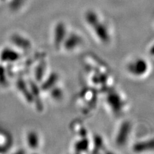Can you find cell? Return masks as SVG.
I'll return each mask as SVG.
<instances>
[{
  "label": "cell",
  "instance_id": "6da1fadb",
  "mask_svg": "<svg viewBox=\"0 0 154 154\" xmlns=\"http://www.w3.org/2000/svg\"><path fill=\"white\" fill-rule=\"evenodd\" d=\"M85 20L94 37L99 43L107 45L111 42L112 34L110 29L98 15L94 12H88L85 14Z\"/></svg>",
  "mask_w": 154,
  "mask_h": 154
},
{
  "label": "cell",
  "instance_id": "9c48e42d",
  "mask_svg": "<svg viewBox=\"0 0 154 154\" xmlns=\"http://www.w3.org/2000/svg\"><path fill=\"white\" fill-rule=\"evenodd\" d=\"M26 143L32 150H38L41 147V135L35 130H30L26 135Z\"/></svg>",
  "mask_w": 154,
  "mask_h": 154
},
{
  "label": "cell",
  "instance_id": "5bb4252c",
  "mask_svg": "<svg viewBox=\"0 0 154 154\" xmlns=\"http://www.w3.org/2000/svg\"><path fill=\"white\" fill-rule=\"evenodd\" d=\"M5 60L10 62H15L20 58V54L12 50H7L5 52Z\"/></svg>",
  "mask_w": 154,
  "mask_h": 154
},
{
  "label": "cell",
  "instance_id": "52a82bcc",
  "mask_svg": "<svg viewBox=\"0 0 154 154\" xmlns=\"http://www.w3.org/2000/svg\"><path fill=\"white\" fill-rule=\"evenodd\" d=\"M48 73V64L45 57L37 60L33 70V80L39 84Z\"/></svg>",
  "mask_w": 154,
  "mask_h": 154
},
{
  "label": "cell",
  "instance_id": "5b68a950",
  "mask_svg": "<svg viewBox=\"0 0 154 154\" xmlns=\"http://www.w3.org/2000/svg\"><path fill=\"white\" fill-rule=\"evenodd\" d=\"M84 44L83 36L76 32H69L62 43L61 49L66 53H73L79 50Z\"/></svg>",
  "mask_w": 154,
  "mask_h": 154
},
{
  "label": "cell",
  "instance_id": "30bf717a",
  "mask_svg": "<svg viewBox=\"0 0 154 154\" xmlns=\"http://www.w3.org/2000/svg\"><path fill=\"white\" fill-rule=\"evenodd\" d=\"M59 76L55 72L48 73L45 78L39 84V87L42 93H47L54 87L59 84Z\"/></svg>",
  "mask_w": 154,
  "mask_h": 154
},
{
  "label": "cell",
  "instance_id": "4fadbf2b",
  "mask_svg": "<svg viewBox=\"0 0 154 154\" xmlns=\"http://www.w3.org/2000/svg\"><path fill=\"white\" fill-rule=\"evenodd\" d=\"M13 41L16 46L24 50H30L32 46V42L28 38L23 36H15Z\"/></svg>",
  "mask_w": 154,
  "mask_h": 154
},
{
  "label": "cell",
  "instance_id": "ba28073f",
  "mask_svg": "<svg viewBox=\"0 0 154 154\" xmlns=\"http://www.w3.org/2000/svg\"><path fill=\"white\" fill-rule=\"evenodd\" d=\"M73 149L75 153L88 152V150H91V139L88 136V135L76 136Z\"/></svg>",
  "mask_w": 154,
  "mask_h": 154
},
{
  "label": "cell",
  "instance_id": "7a4b0ae2",
  "mask_svg": "<svg viewBox=\"0 0 154 154\" xmlns=\"http://www.w3.org/2000/svg\"><path fill=\"white\" fill-rule=\"evenodd\" d=\"M105 102L109 111L116 116H122L128 108V100L122 92L116 89H110L106 93Z\"/></svg>",
  "mask_w": 154,
  "mask_h": 154
},
{
  "label": "cell",
  "instance_id": "277c9868",
  "mask_svg": "<svg viewBox=\"0 0 154 154\" xmlns=\"http://www.w3.org/2000/svg\"><path fill=\"white\" fill-rule=\"evenodd\" d=\"M133 132V124L128 119H124L119 123L114 136L116 145L122 148L127 146L131 140Z\"/></svg>",
  "mask_w": 154,
  "mask_h": 154
},
{
  "label": "cell",
  "instance_id": "7c38bea8",
  "mask_svg": "<svg viewBox=\"0 0 154 154\" xmlns=\"http://www.w3.org/2000/svg\"><path fill=\"white\" fill-rule=\"evenodd\" d=\"M47 93L50 96V98L55 102H59L62 100V99L64 98V90L59 85V84L54 87Z\"/></svg>",
  "mask_w": 154,
  "mask_h": 154
},
{
  "label": "cell",
  "instance_id": "8fae6325",
  "mask_svg": "<svg viewBox=\"0 0 154 154\" xmlns=\"http://www.w3.org/2000/svg\"><path fill=\"white\" fill-rule=\"evenodd\" d=\"M132 149L136 153H146L153 150V138L142 139L134 143Z\"/></svg>",
  "mask_w": 154,
  "mask_h": 154
},
{
  "label": "cell",
  "instance_id": "8992f818",
  "mask_svg": "<svg viewBox=\"0 0 154 154\" xmlns=\"http://www.w3.org/2000/svg\"><path fill=\"white\" fill-rule=\"evenodd\" d=\"M69 30L66 24L63 22H59L55 25L52 33V44L57 50L61 49V46Z\"/></svg>",
  "mask_w": 154,
  "mask_h": 154
},
{
  "label": "cell",
  "instance_id": "3957f363",
  "mask_svg": "<svg viewBox=\"0 0 154 154\" xmlns=\"http://www.w3.org/2000/svg\"><path fill=\"white\" fill-rule=\"evenodd\" d=\"M127 74L134 79H142L147 76L151 71L150 62L143 57H136L127 62L125 65Z\"/></svg>",
  "mask_w": 154,
  "mask_h": 154
}]
</instances>
